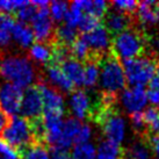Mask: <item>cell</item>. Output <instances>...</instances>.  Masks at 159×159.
I'll use <instances>...</instances> for the list:
<instances>
[{"label": "cell", "instance_id": "6da1fadb", "mask_svg": "<svg viewBox=\"0 0 159 159\" xmlns=\"http://www.w3.org/2000/svg\"><path fill=\"white\" fill-rule=\"evenodd\" d=\"M0 75L7 83L28 89L36 79L34 64L25 56H9L0 59Z\"/></svg>", "mask_w": 159, "mask_h": 159}, {"label": "cell", "instance_id": "7a4b0ae2", "mask_svg": "<svg viewBox=\"0 0 159 159\" xmlns=\"http://www.w3.org/2000/svg\"><path fill=\"white\" fill-rule=\"evenodd\" d=\"M111 50L117 58H122V61L143 56L145 52V36L139 28L130 26L113 37Z\"/></svg>", "mask_w": 159, "mask_h": 159}, {"label": "cell", "instance_id": "3957f363", "mask_svg": "<svg viewBox=\"0 0 159 159\" xmlns=\"http://www.w3.org/2000/svg\"><path fill=\"white\" fill-rule=\"evenodd\" d=\"M100 85L103 93L116 94L125 89V75L119 58L111 50L100 59Z\"/></svg>", "mask_w": 159, "mask_h": 159}, {"label": "cell", "instance_id": "277c9868", "mask_svg": "<svg viewBox=\"0 0 159 159\" xmlns=\"http://www.w3.org/2000/svg\"><path fill=\"white\" fill-rule=\"evenodd\" d=\"M157 59L149 56H139L133 59L122 61V67L124 70L127 83L131 86H142L150 84L158 69Z\"/></svg>", "mask_w": 159, "mask_h": 159}, {"label": "cell", "instance_id": "5b68a950", "mask_svg": "<svg viewBox=\"0 0 159 159\" xmlns=\"http://www.w3.org/2000/svg\"><path fill=\"white\" fill-rule=\"evenodd\" d=\"M0 139L18 152L23 148L35 143L29 120L22 116H12L0 135Z\"/></svg>", "mask_w": 159, "mask_h": 159}, {"label": "cell", "instance_id": "8992f818", "mask_svg": "<svg viewBox=\"0 0 159 159\" xmlns=\"http://www.w3.org/2000/svg\"><path fill=\"white\" fill-rule=\"evenodd\" d=\"M81 36L84 37V40L86 41V43L89 44V49H91L92 55H91L89 59H94V61L100 62V59L106 53L111 51V34L108 33V30H107L106 27L103 25H100L95 29H93L92 31H89V33L84 34Z\"/></svg>", "mask_w": 159, "mask_h": 159}, {"label": "cell", "instance_id": "52a82bcc", "mask_svg": "<svg viewBox=\"0 0 159 159\" xmlns=\"http://www.w3.org/2000/svg\"><path fill=\"white\" fill-rule=\"evenodd\" d=\"M23 91L21 87L11 83L0 85V108L7 116H16L20 113Z\"/></svg>", "mask_w": 159, "mask_h": 159}, {"label": "cell", "instance_id": "ba28073f", "mask_svg": "<svg viewBox=\"0 0 159 159\" xmlns=\"http://www.w3.org/2000/svg\"><path fill=\"white\" fill-rule=\"evenodd\" d=\"M20 113L22 117L33 120L41 117L43 114V99L37 85H33L23 92Z\"/></svg>", "mask_w": 159, "mask_h": 159}, {"label": "cell", "instance_id": "9c48e42d", "mask_svg": "<svg viewBox=\"0 0 159 159\" xmlns=\"http://www.w3.org/2000/svg\"><path fill=\"white\" fill-rule=\"evenodd\" d=\"M31 30L34 33L35 40L39 43H45L47 41L52 40L55 35L53 21L50 16L48 8H37L36 15L31 21ZM51 41V42H52Z\"/></svg>", "mask_w": 159, "mask_h": 159}, {"label": "cell", "instance_id": "30bf717a", "mask_svg": "<svg viewBox=\"0 0 159 159\" xmlns=\"http://www.w3.org/2000/svg\"><path fill=\"white\" fill-rule=\"evenodd\" d=\"M37 86L40 89L41 95L43 99V114L42 115L63 117L65 113V106H64V99L62 94L43 83L39 84Z\"/></svg>", "mask_w": 159, "mask_h": 159}, {"label": "cell", "instance_id": "8fae6325", "mask_svg": "<svg viewBox=\"0 0 159 159\" xmlns=\"http://www.w3.org/2000/svg\"><path fill=\"white\" fill-rule=\"evenodd\" d=\"M148 93L146 89L142 86H131L125 89L121 95V102L125 111L130 115L135 113H142L148 103Z\"/></svg>", "mask_w": 159, "mask_h": 159}, {"label": "cell", "instance_id": "7c38bea8", "mask_svg": "<svg viewBox=\"0 0 159 159\" xmlns=\"http://www.w3.org/2000/svg\"><path fill=\"white\" fill-rule=\"evenodd\" d=\"M70 107L72 114L75 119L91 120L93 108L91 107V99L89 93L83 89H75L72 92L70 98Z\"/></svg>", "mask_w": 159, "mask_h": 159}, {"label": "cell", "instance_id": "4fadbf2b", "mask_svg": "<svg viewBox=\"0 0 159 159\" xmlns=\"http://www.w3.org/2000/svg\"><path fill=\"white\" fill-rule=\"evenodd\" d=\"M103 20H105L103 26L106 27V29L111 34V37L119 35L120 33L128 29L130 27V23H131L130 15L117 12V11L108 12Z\"/></svg>", "mask_w": 159, "mask_h": 159}, {"label": "cell", "instance_id": "5bb4252c", "mask_svg": "<svg viewBox=\"0 0 159 159\" xmlns=\"http://www.w3.org/2000/svg\"><path fill=\"white\" fill-rule=\"evenodd\" d=\"M83 127V123L75 117H67L63 122V131L62 137L58 142L57 148L69 150L72 144L75 143V137L78 136L80 129Z\"/></svg>", "mask_w": 159, "mask_h": 159}, {"label": "cell", "instance_id": "9a60e30c", "mask_svg": "<svg viewBox=\"0 0 159 159\" xmlns=\"http://www.w3.org/2000/svg\"><path fill=\"white\" fill-rule=\"evenodd\" d=\"M64 72V75L67 77L75 87H80L84 86V75H85V66L83 63L77 61L75 58H67L59 65Z\"/></svg>", "mask_w": 159, "mask_h": 159}, {"label": "cell", "instance_id": "2e32d148", "mask_svg": "<svg viewBox=\"0 0 159 159\" xmlns=\"http://www.w3.org/2000/svg\"><path fill=\"white\" fill-rule=\"evenodd\" d=\"M138 21L145 26H155L159 22L158 2L156 1H141L136 11Z\"/></svg>", "mask_w": 159, "mask_h": 159}, {"label": "cell", "instance_id": "e0dca14e", "mask_svg": "<svg viewBox=\"0 0 159 159\" xmlns=\"http://www.w3.org/2000/svg\"><path fill=\"white\" fill-rule=\"evenodd\" d=\"M47 75H48V79L55 86H57L58 89H61L64 92H73L75 91V85L67 79V77L64 75V72L58 65H48Z\"/></svg>", "mask_w": 159, "mask_h": 159}, {"label": "cell", "instance_id": "ac0fdd59", "mask_svg": "<svg viewBox=\"0 0 159 159\" xmlns=\"http://www.w3.org/2000/svg\"><path fill=\"white\" fill-rule=\"evenodd\" d=\"M78 37H79V35H78L77 28L67 26L66 23H62L55 29L53 41L51 43H58V44L65 45V47L70 48Z\"/></svg>", "mask_w": 159, "mask_h": 159}, {"label": "cell", "instance_id": "d6986e66", "mask_svg": "<svg viewBox=\"0 0 159 159\" xmlns=\"http://www.w3.org/2000/svg\"><path fill=\"white\" fill-rule=\"evenodd\" d=\"M12 39L22 48H29L33 45L35 36H34V33L30 27H28V25L15 22L13 29H12Z\"/></svg>", "mask_w": 159, "mask_h": 159}, {"label": "cell", "instance_id": "ffe728a7", "mask_svg": "<svg viewBox=\"0 0 159 159\" xmlns=\"http://www.w3.org/2000/svg\"><path fill=\"white\" fill-rule=\"evenodd\" d=\"M97 159H124V150L119 144L106 139L98 146Z\"/></svg>", "mask_w": 159, "mask_h": 159}, {"label": "cell", "instance_id": "44dd1931", "mask_svg": "<svg viewBox=\"0 0 159 159\" xmlns=\"http://www.w3.org/2000/svg\"><path fill=\"white\" fill-rule=\"evenodd\" d=\"M124 159H151V149L145 138L133 142L127 151H124Z\"/></svg>", "mask_w": 159, "mask_h": 159}, {"label": "cell", "instance_id": "7402d4cb", "mask_svg": "<svg viewBox=\"0 0 159 159\" xmlns=\"http://www.w3.org/2000/svg\"><path fill=\"white\" fill-rule=\"evenodd\" d=\"M20 159H50V152L47 145L40 143H33L19 151Z\"/></svg>", "mask_w": 159, "mask_h": 159}, {"label": "cell", "instance_id": "603a6c76", "mask_svg": "<svg viewBox=\"0 0 159 159\" xmlns=\"http://www.w3.org/2000/svg\"><path fill=\"white\" fill-rule=\"evenodd\" d=\"M70 53L71 57L79 61V62H87L91 57V49H89V44L86 43V41L84 40L83 36H79L77 40L75 41V43L70 47Z\"/></svg>", "mask_w": 159, "mask_h": 159}, {"label": "cell", "instance_id": "cb8c5ba5", "mask_svg": "<svg viewBox=\"0 0 159 159\" xmlns=\"http://www.w3.org/2000/svg\"><path fill=\"white\" fill-rule=\"evenodd\" d=\"M99 62L94 59H89L85 63V75H84V86L87 89L94 87L100 78V69Z\"/></svg>", "mask_w": 159, "mask_h": 159}, {"label": "cell", "instance_id": "d4e9b609", "mask_svg": "<svg viewBox=\"0 0 159 159\" xmlns=\"http://www.w3.org/2000/svg\"><path fill=\"white\" fill-rule=\"evenodd\" d=\"M144 122H145L148 134L159 135V109L155 106L148 107L143 111Z\"/></svg>", "mask_w": 159, "mask_h": 159}, {"label": "cell", "instance_id": "484cf974", "mask_svg": "<svg viewBox=\"0 0 159 159\" xmlns=\"http://www.w3.org/2000/svg\"><path fill=\"white\" fill-rule=\"evenodd\" d=\"M30 56L36 62L48 65L51 61V48H49L44 43H34L30 47Z\"/></svg>", "mask_w": 159, "mask_h": 159}, {"label": "cell", "instance_id": "4316f807", "mask_svg": "<svg viewBox=\"0 0 159 159\" xmlns=\"http://www.w3.org/2000/svg\"><path fill=\"white\" fill-rule=\"evenodd\" d=\"M71 153L73 159H97V149L91 143L77 144Z\"/></svg>", "mask_w": 159, "mask_h": 159}, {"label": "cell", "instance_id": "83f0119b", "mask_svg": "<svg viewBox=\"0 0 159 159\" xmlns=\"http://www.w3.org/2000/svg\"><path fill=\"white\" fill-rule=\"evenodd\" d=\"M69 8H70L69 4L65 1H52V2H50L49 12H50V16L52 19V21L61 22L62 20H64Z\"/></svg>", "mask_w": 159, "mask_h": 159}, {"label": "cell", "instance_id": "f1b7e54d", "mask_svg": "<svg viewBox=\"0 0 159 159\" xmlns=\"http://www.w3.org/2000/svg\"><path fill=\"white\" fill-rule=\"evenodd\" d=\"M100 25H101V23H100V19L95 18V16H93L91 14L84 13L83 16H81V20H80L79 25H78V29H79V31H81L83 35H84V34H87L89 31H92L93 29H95V28L99 27Z\"/></svg>", "mask_w": 159, "mask_h": 159}, {"label": "cell", "instance_id": "f546056e", "mask_svg": "<svg viewBox=\"0 0 159 159\" xmlns=\"http://www.w3.org/2000/svg\"><path fill=\"white\" fill-rule=\"evenodd\" d=\"M146 93H148V100L152 105L159 106V65L156 71L155 77L149 84V89H146Z\"/></svg>", "mask_w": 159, "mask_h": 159}, {"label": "cell", "instance_id": "4dcf8cb0", "mask_svg": "<svg viewBox=\"0 0 159 159\" xmlns=\"http://www.w3.org/2000/svg\"><path fill=\"white\" fill-rule=\"evenodd\" d=\"M138 4L139 2L134 1V0H115V1L111 2L109 5L113 6L114 11H117V12L130 15V14H133L134 12L137 11Z\"/></svg>", "mask_w": 159, "mask_h": 159}, {"label": "cell", "instance_id": "1f68e13d", "mask_svg": "<svg viewBox=\"0 0 159 159\" xmlns=\"http://www.w3.org/2000/svg\"><path fill=\"white\" fill-rule=\"evenodd\" d=\"M36 12H37V8H36L34 5L31 4V1L28 5L23 6L19 9L18 12L15 13V16L18 18L19 22L25 23V25H28V23L33 21L34 16L36 15Z\"/></svg>", "mask_w": 159, "mask_h": 159}, {"label": "cell", "instance_id": "d6a6232c", "mask_svg": "<svg viewBox=\"0 0 159 159\" xmlns=\"http://www.w3.org/2000/svg\"><path fill=\"white\" fill-rule=\"evenodd\" d=\"M30 1H23V0H0V13L8 14L9 13H16L19 9L26 6Z\"/></svg>", "mask_w": 159, "mask_h": 159}, {"label": "cell", "instance_id": "836d02e7", "mask_svg": "<svg viewBox=\"0 0 159 159\" xmlns=\"http://www.w3.org/2000/svg\"><path fill=\"white\" fill-rule=\"evenodd\" d=\"M83 14L84 13H83L80 9L75 8V7H71L70 6V8H69L66 15H65V18H64V21H65V23H66L67 26L77 28L80 22V20H81Z\"/></svg>", "mask_w": 159, "mask_h": 159}, {"label": "cell", "instance_id": "e575fe53", "mask_svg": "<svg viewBox=\"0 0 159 159\" xmlns=\"http://www.w3.org/2000/svg\"><path fill=\"white\" fill-rule=\"evenodd\" d=\"M0 155L6 159H20L19 152L8 144H6L4 141L0 139Z\"/></svg>", "mask_w": 159, "mask_h": 159}, {"label": "cell", "instance_id": "d590c367", "mask_svg": "<svg viewBox=\"0 0 159 159\" xmlns=\"http://www.w3.org/2000/svg\"><path fill=\"white\" fill-rule=\"evenodd\" d=\"M92 136V129L89 124H83V127L80 129L78 136L75 137V145L77 144H84V143H89V138Z\"/></svg>", "mask_w": 159, "mask_h": 159}, {"label": "cell", "instance_id": "8d00e7d4", "mask_svg": "<svg viewBox=\"0 0 159 159\" xmlns=\"http://www.w3.org/2000/svg\"><path fill=\"white\" fill-rule=\"evenodd\" d=\"M50 159H73V157L69 150L52 148L50 151Z\"/></svg>", "mask_w": 159, "mask_h": 159}, {"label": "cell", "instance_id": "74e56055", "mask_svg": "<svg viewBox=\"0 0 159 159\" xmlns=\"http://www.w3.org/2000/svg\"><path fill=\"white\" fill-rule=\"evenodd\" d=\"M144 138L148 142L151 151L155 153L156 157L159 158V135H148Z\"/></svg>", "mask_w": 159, "mask_h": 159}, {"label": "cell", "instance_id": "f35d334b", "mask_svg": "<svg viewBox=\"0 0 159 159\" xmlns=\"http://www.w3.org/2000/svg\"><path fill=\"white\" fill-rule=\"evenodd\" d=\"M12 41V30L0 29V45L7 47Z\"/></svg>", "mask_w": 159, "mask_h": 159}, {"label": "cell", "instance_id": "ab89813d", "mask_svg": "<svg viewBox=\"0 0 159 159\" xmlns=\"http://www.w3.org/2000/svg\"><path fill=\"white\" fill-rule=\"evenodd\" d=\"M8 116L5 114L4 111L0 108V135H1L2 130L5 129V127H6V124L8 123Z\"/></svg>", "mask_w": 159, "mask_h": 159}, {"label": "cell", "instance_id": "60d3db41", "mask_svg": "<svg viewBox=\"0 0 159 159\" xmlns=\"http://www.w3.org/2000/svg\"><path fill=\"white\" fill-rule=\"evenodd\" d=\"M0 159H6V158H5V157H2V156L0 155Z\"/></svg>", "mask_w": 159, "mask_h": 159}, {"label": "cell", "instance_id": "b9f144b4", "mask_svg": "<svg viewBox=\"0 0 159 159\" xmlns=\"http://www.w3.org/2000/svg\"><path fill=\"white\" fill-rule=\"evenodd\" d=\"M158 13H159V2H158Z\"/></svg>", "mask_w": 159, "mask_h": 159}, {"label": "cell", "instance_id": "7bdbcfd3", "mask_svg": "<svg viewBox=\"0 0 159 159\" xmlns=\"http://www.w3.org/2000/svg\"><path fill=\"white\" fill-rule=\"evenodd\" d=\"M158 107H159V106H158ZM158 109H159V108H158Z\"/></svg>", "mask_w": 159, "mask_h": 159}]
</instances>
